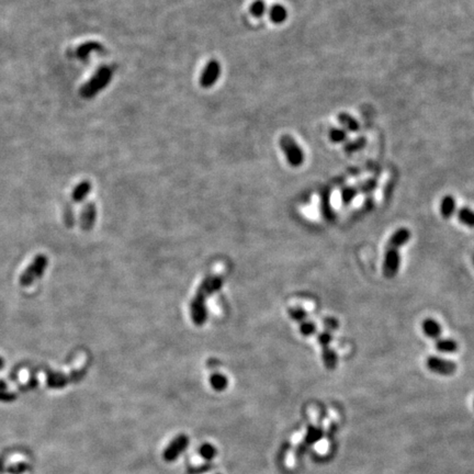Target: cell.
I'll return each instance as SVG.
<instances>
[{"label": "cell", "mask_w": 474, "mask_h": 474, "mask_svg": "<svg viewBox=\"0 0 474 474\" xmlns=\"http://www.w3.org/2000/svg\"><path fill=\"white\" fill-rule=\"evenodd\" d=\"M411 232L406 227H399L391 235L385 247V254L383 258V274L385 278L392 279L398 274L401 267V255L399 249L409 242Z\"/></svg>", "instance_id": "obj_1"}, {"label": "cell", "mask_w": 474, "mask_h": 474, "mask_svg": "<svg viewBox=\"0 0 474 474\" xmlns=\"http://www.w3.org/2000/svg\"><path fill=\"white\" fill-rule=\"evenodd\" d=\"M112 70L108 66H101L91 76L90 79L82 85L80 96L84 99H93L107 87L112 79Z\"/></svg>", "instance_id": "obj_2"}, {"label": "cell", "mask_w": 474, "mask_h": 474, "mask_svg": "<svg viewBox=\"0 0 474 474\" xmlns=\"http://www.w3.org/2000/svg\"><path fill=\"white\" fill-rule=\"evenodd\" d=\"M279 145L287 158V162L292 167H300L304 163V151L291 135H282L279 140Z\"/></svg>", "instance_id": "obj_3"}, {"label": "cell", "mask_w": 474, "mask_h": 474, "mask_svg": "<svg viewBox=\"0 0 474 474\" xmlns=\"http://www.w3.org/2000/svg\"><path fill=\"white\" fill-rule=\"evenodd\" d=\"M49 264V259L45 255H39L32 260L29 267L24 271V274L20 275L19 282L22 287H29L32 283H34L36 280L42 277L44 274V271L47 269Z\"/></svg>", "instance_id": "obj_4"}, {"label": "cell", "mask_w": 474, "mask_h": 474, "mask_svg": "<svg viewBox=\"0 0 474 474\" xmlns=\"http://www.w3.org/2000/svg\"><path fill=\"white\" fill-rule=\"evenodd\" d=\"M221 72H222L221 64L216 59H210L200 75V86L204 89H209L211 87H213L219 80Z\"/></svg>", "instance_id": "obj_5"}, {"label": "cell", "mask_w": 474, "mask_h": 474, "mask_svg": "<svg viewBox=\"0 0 474 474\" xmlns=\"http://www.w3.org/2000/svg\"><path fill=\"white\" fill-rule=\"evenodd\" d=\"M426 366L428 370L440 375H451L457 371V365L453 361L437 356L428 357Z\"/></svg>", "instance_id": "obj_6"}, {"label": "cell", "mask_w": 474, "mask_h": 474, "mask_svg": "<svg viewBox=\"0 0 474 474\" xmlns=\"http://www.w3.org/2000/svg\"><path fill=\"white\" fill-rule=\"evenodd\" d=\"M189 445V438L186 435H180L175 438L164 451V459L168 462L175 461Z\"/></svg>", "instance_id": "obj_7"}, {"label": "cell", "mask_w": 474, "mask_h": 474, "mask_svg": "<svg viewBox=\"0 0 474 474\" xmlns=\"http://www.w3.org/2000/svg\"><path fill=\"white\" fill-rule=\"evenodd\" d=\"M96 219V208L94 203H86L81 210L80 226L84 231H89L93 227Z\"/></svg>", "instance_id": "obj_8"}, {"label": "cell", "mask_w": 474, "mask_h": 474, "mask_svg": "<svg viewBox=\"0 0 474 474\" xmlns=\"http://www.w3.org/2000/svg\"><path fill=\"white\" fill-rule=\"evenodd\" d=\"M423 330L425 335L434 340H437L441 337L443 334V328L441 325L434 319H427L423 322Z\"/></svg>", "instance_id": "obj_9"}, {"label": "cell", "mask_w": 474, "mask_h": 474, "mask_svg": "<svg viewBox=\"0 0 474 474\" xmlns=\"http://www.w3.org/2000/svg\"><path fill=\"white\" fill-rule=\"evenodd\" d=\"M337 119L339 124L342 125V127L345 131L356 133L359 131V128H360V124H359L358 120L347 112H340L338 114Z\"/></svg>", "instance_id": "obj_10"}, {"label": "cell", "mask_w": 474, "mask_h": 474, "mask_svg": "<svg viewBox=\"0 0 474 474\" xmlns=\"http://www.w3.org/2000/svg\"><path fill=\"white\" fill-rule=\"evenodd\" d=\"M101 50H102V45L98 42L91 41V42H86L82 45H80V47L76 50V55L78 58L81 59V61H86V59H88L90 57L91 53L99 52Z\"/></svg>", "instance_id": "obj_11"}, {"label": "cell", "mask_w": 474, "mask_h": 474, "mask_svg": "<svg viewBox=\"0 0 474 474\" xmlns=\"http://www.w3.org/2000/svg\"><path fill=\"white\" fill-rule=\"evenodd\" d=\"M269 19L271 22H274L275 25L283 24V22L287 20L288 18V11L285 7H283L282 4L275 3L274 6H271L269 8Z\"/></svg>", "instance_id": "obj_12"}, {"label": "cell", "mask_w": 474, "mask_h": 474, "mask_svg": "<svg viewBox=\"0 0 474 474\" xmlns=\"http://www.w3.org/2000/svg\"><path fill=\"white\" fill-rule=\"evenodd\" d=\"M436 349L443 353H454L458 351L459 345L455 340L451 338H443L440 337L435 340Z\"/></svg>", "instance_id": "obj_13"}, {"label": "cell", "mask_w": 474, "mask_h": 474, "mask_svg": "<svg viewBox=\"0 0 474 474\" xmlns=\"http://www.w3.org/2000/svg\"><path fill=\"white\" fill-rule=\"evenodd\" d=\"M457 212V202L452 196H446L440 203V213L445 219H450Z\"/></svg>", "instance_id": "obj_14"}, {"label": "cell", "mask_w": 474, "mask_h": 474, "mask_svg": "<svg viewBox=\"0 0 474 474\" xmlns=\"http://www.w3.org/2000/svg\"><path fill=\"white\" fill-rule=\"evenodd\" d=\"M322 359H323L324 366L327 368L328 370H334L335 368L337 367V363H338L337 352H336L335 349H333L330 346L322 349Z\"/></svg>", "instance_id": "obj_15"}, {"label": "cell", "mask_w": 474, "mask_h": 474, "mask_svg": "<svg viewBox=\"0 0 474 474\" xmlns=\"http://www.w3.org/2000/svg\"><path fill=\"white\" fill-rule=\"evenodd\" d=\"M91 190V183L89 181H81L74 188L72 198L75 202H81L89 195Z\"/></svg>", "instance_id": "obj_16"}, {"label": "cell", "mask_w": 474, "mask_h": 474, "mask_svg": "<svg viewBox=\"0 0 474 474\" xmlns=\"http://www.w3.org/2000/svg\"><path fill=\"white\" fill-rule=\"evenodd\" d=\"M322 436H323V431H322L321 427H316V426L308 427L307 434L304 439V444L301 446V449H302L301 452H303V450H304V447H306V446H311L313 444H315L316 441H319L322 438Z\"/></svg>", "instance_id": "obj_17"}, {"label": "cell", "mask_w": 474, "mask_h": 474, "mask_svg": "<svg viewBox=\"0 0 474 474\" xmlns=\"http://www.w3.org/2000/svg\"><path fill=\"white\" fill-rule=\"evenodd\" d=\"M455 213H457L458 220L463 225L474 228V211L472 209L463 206V208H460Z\"/></svg>", "instance_id": "obj_18"}, {"label": "cell", "mask_w": 474, "mask_h": 474, "mask_svg": "<svg viewBox=\"0 0 474 474\" xmlns=\"http://www.w3.org/2000/svg\"><path fill=\"white\" fill-rule=\"evenodd\" d=\"M366 145H367V139L365 136H361V137H357L355 140L347 141L345 143L344 150L347 154H353V153H357L359 150H361L362 149H365Z\"/></svg>", "instance_id": "obj_19"}, {"label": "cell", "mask_w": 474, "mask_h": 474, "mask_svg": "<svg viewBox=\"0 0 474 474\" xmlns=\"http://www.w3.org/2000/svg\"><path fill=\"white\" fill-rule=\"evenodd\" d=\"M328 136L329 140L336 144L346 143L348 141V133L343 127H332L328 132Z\"/></svg>", "instance_id": "obj_20"}, {"label": "cell", "mask_w": 474, "mask_h": 474, "mask_svg": "<svg viewBox=\"0 0 474 474\" xmlns=\"http://www.w3.org/2000/svg\"><path fill=\"white\" fill-rule=\"evenodd\" d=\"M359 195V192L357 190V187H344L342 191H340V198H342V203L344 205L350 204L351 202L355 200V198Z\"/></svg>", "instance_id": "obj_21"}, {"label": "cell", "mask_w": 474, "mask_h": 474, "mask_svg": "<svg viewBox=\"0 0 474 474\" xmlns=\"http://www.w3.org/2000/svg\"><path fill=\"white\" fill-rule=\"evenodd\" d=\"M329 192L325 190L322 192V199H321V206H322V213L324 214L325 218L328 220H332L334 216V212L332 210V205L329 202Z\"/></svg>", "instance_id": "obj_22"}, {"label": "cell", "mask_w": 474, "mask_h": 474, "mask_svg": "<svg viewBox=\"0 0 474 474\" xmlns=\"http://www.w3.org/2000/svg\"><path fill=\"white\" fill-rule=\"evenodd\" d=\"M378 187V182H376L375 179H367V180L362 181L359 183L357 186V190L361 195H368V193H372Z\"/></svg>", "instance_id": "obj_23"}, {"label": "cell", "mask_w": 474, "mask_h": 474, "mask_svg": "<svg viewBox=\"0 0 474 474\" xmlns=\"http://www.w3.org/2000/svg\"><path fill=\"white\" fill-rule=\"evenodd\" d=\"M210 383L212 385V388L216 391H223L226 389L227 386V379L225 378L224 375L220 374H215L210 378Z\"/></svg>", "instance_id": "obj_24"}, {"label": "cell", "mask_w": 474, "mask_h": 474, "mask_svg": "<svg viewBox=\"0 0 474 474\" xmlns=\"http://www.w3.org/2000/svg\"><path fill=\"white\" fill-rule=\"evenodd\" d=\"M289 315L293 321L298 322V323H302L307 320L308 314L305 312V310H303L302 307H291L289 308Z\"/></svg>", "instance_id": "obj_25"}, {"label": "cell", "mask_w": 474, "mask_h": 474, "mask_svg": "<svg viewBox=\"0 0 474 474\" xmlns=\"http://www.w3.org/2000/svg\"><path fill=\"white\" fill-rule=\"evenodd\" d=\"M199 453L202 458L206 460V461H211V460H213L216 455V449L213 445L204 444L200 447Z\"/></svg>", "instance_id": "obj_26"}, {"label": "cell", "mask_w": 474, "mask_h": 474, "mask_svg": "<svg viewBox=\"0 0 474 474\" xmlns=\"http://www.w3.org/2000/svg\"><path fill=\"white\" fill-rule=\"evenodd\" d=\"M249 10L251 15L255 18H260L265 15V12L267 10L266 3L264 0H256V1L251 3Z\"/></svg>", "instance_id": "obj_27"}, {"label": "cell", "mask_w": 474, "mask_h": 474, "mask_svg": "<svg viewBox=\"0 0 474 474\" xmlns=\"http://www.w3.org/2000/svg\"><path fill=\"white\" fill-rule=\"evenodd\" d=\"M316 330H317V327L314 322L306 320L304 322H302V323H300V332L303 336H305V337L313 336L316 333Z\"/></svg>", "instance_id": "obj_28"}, {"label": "cell", "mask_w": 474, "mask_h": 474, "mask_svg": "<svg viewBox=\"0 0 474 474\" xmlns=\"http://www.w3.org/2000/svg\"><path fill=\"white\" fill-rule=\"evenodd\" d=\"M332 339H333L332 333L327 332V330H324V332H321L319 335H317V342H319L322 349L329 347L330 343H332Z\"/></svg>", "instance_id": "obj_29"}, {"label": "cell", "mask_w": 474, "mask_h": 474, "mask_svg": "<svg viewBox=\"0 0 474 474\" xmlns=\"http://www.w3.org/2000/svg\"><path fill=\"white\" fill-rule=\"evenodd\" d=\"M338 322L336 321L335 319H332V317H328V319H326L324 321V327L326 328L325 330H327V332L329 333H332L333 330H336L338 328Z\"/></svg>", "instance_id": "obj_30"}, {"label": "cell", "mask_w": 474, "mask_h": 474, "mask_svg": "<svg viewBox=\"0 0 474 474\" xmlns=\"http://www.w3.org/2000/svg\"><path fill=\"white\" fill-rule=\"evenodd\" d=\"M65 220H66L67 225H73L74 215H73V210L70 209V208L66 209V211H65Z\"/></svg>", "instance_id": "obj_31"}, {"label": "cell", "mask_w": 474, "mask_h": 474, "mask_svg": "<svg viewBox=\"0 0 474 474\" xmlns=\"http://www.w3.org/2000/svg\"><path fill=\"white\" fill-rule=\"evenodd\" d=\"M3 366H4V361H3V359L0 357V369H1Z\"/></svg>", "instance_id": "obj_32"}, {"label": "cell", "mask_w": 474, "mask_h": 474, "mask_svg": "<svg viewBox=\"0 0 474 474\" xmlns=\"http://www.w3.org/2000/svg\"><path fill=\"white\" fill-rule=\"evenodd\" d=\"M473 264H474V257H473Z\"/></svg>", "instance_id": "obj_33"}]
</instances>
